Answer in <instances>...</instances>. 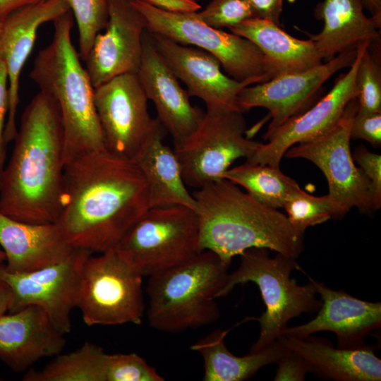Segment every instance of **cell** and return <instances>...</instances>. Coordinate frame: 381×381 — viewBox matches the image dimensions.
Wrapping results in <instances>:
<instances>
[{
    "label": "cell",
    "instance_id": "obj_1",
    "mask_svg": "<svg viewBox=\"0 0 381 381\" xmlns=\"http://www.w3.org/2000/svg\"><path fill=\"white\" fill-rule=\"evenodd\" d=\"M149 208L147 183L133 160L104 150L65 164L56 224L72 247L116 248Z\"/></svg>",
    "mask_w": 381,
    "mask_h": 381
},
{
    "label": "cell",
    "instance_id": "obj_2",
    "mask_svg": "<svg viewBox=\"0 0 381 381\" xmlns=\"http://www.w3.org/2000/svg\"><path fill=\"white\" fill-rule=\"evenodd\" d=\"M1 176L0 212L20 222L56 224L63 190L64 130L55 100L40 91L28 104Z\"/></svg>",
    "mask_w": 381,
    "mask_h": 381
},
{
    "label": "cell",
    "instance_id": "obj_3",
    "mask_svg": "<svg viewBox=\"0 0 381 381\" xmlns=\"http://www.w3.org/2000/svg\"><path fill=\"white\" fill-rule=\"evenodd\" d=\"M200 224L201 250H210L231 264L234 256L265 248L296 259L304 235L286 214L256 200L231 181L220 179L193 194Z\"/></svg>",
    "mask_w": 381,
    "mask_h": 381
},
{
    "label": "cell",
    "instance_id": "obj_4",
    "mask_svg": "<svg viewBox=\"0 0 381 381\" xmlns=\"http://www.w3.org/2000/svg\"><path fill=\"white\" fill-rule=\"evenodd\" d=\"M52 42L36 56L30 78L52 97L64 130L65 164L105 150L95 104V87L71 40L70 12L54 21Z\"/></svg>",
    "mask_w": 381,
    "mask_h": 381
},
{
    "label": "cell",
    "instance_id": "obj_5",
    "mask_svg": "<svg viewBox=\"0 0 381 381\" xmlns=\"http://www.w3.org/2000/svg\"><path fill=\"white\" fill-rule=\"evenodd\" d=\"M231 264L205 250L187 261L149 277L147 320L165 332H180L214 323Z\"/></svg>",
    "mask_w": 381,
    "mask_h": 381
},
{
    "label": "cell",
    "instance_id": "obj_6",
    "mask_svg": "<svg viewBox=\"0 0 381 381\" xmlns=\"http://www.w3.org/2000/svg\"><path fill=\"white\" fill-rule=\"evenodd\" d=\"M267 248H253L241 256L238 267L229 273L220 297L229 294L238 284H255L265 310L258 318L260 334L250 352L257 351L278 340L289 322L303 313L318 312L322 301L316 297L312 283L298 285L291 274L300 267L296 259L277 253L271 258Z\"/></svg>",
    "mask_w": 381,
    "mask_h": 381
},
{
    "label": "cell",
    "instance_id": "obj_7",
    "mask_svg": "<svg viewBox=\"0 0 381 381\" xmlns=\"http://www.w3.org/2000/svg\"><path fill=\"white\" fill-rule=\"evenodd\" d=\"M195 210L150 207L114 248L143 277L181 264L201 252Z\"/></svg>",
    "mask_w": 381,
    "mask_h": 381
},
{
    "label": "cell",
    "instance_id": "obj_8",
    "mask_svg": "<svg viewBox=\"0 0 381 381\" xmlns=\"http://www.w3.org/2000/svg\"><path fill=\"white\" fill-rule=\"evenodd\" d=\"M131 3L143 16L147 32L211 54L232 78L253 85L274 76L264 54L253 42L231 32L209 26L198 18L196 12H167L143 0H131Z\"/></svg>",
    "mask_w": 381,
    "mask_h": 381
},
{
    "label": "cell",
    "instance_id": "obj_9",
    "mask_svg": "<svg viewBox=\"0 0 381 381\" xmlns=\"http://www.w3.org/2000/svg\"><path fill=\"white\" fill-rule=\"evenodd\" d=\"M143 277L115 248L90 255L83 267L77 306L85 324H141Z\"/></svg>",
    "mask_w": 381,
    "mask_h": 381
},
{
    "label": "cell",
    "instance_id": "obj_10",
    "mask_svg": "<svg viewBox=\"0 0 381 381\" xmlns=\"http://www.w3.org/2000/svg\"><path fill=\"white\" fill-rule=\"evenodd\" d=\"M246 131L240 111L205 112L197 129L174 146L186 185L202 188L222 179L235 160L250 158L262 143L246 137Z\"/></svg>",
    "mask_w": 381,
    "mask_h": 381
},
{
    "label": "cell",
    "instance_id": "obj_11",
    "mask_svg": "<svg viewBox=\"0 0 381 381\" xmlns=\"http://www.w3.org/2000/svg\"><path fill=\"white\" fill-rule=\"evenodd\" d=\"M357 110L354 98L331 129L309 142L292 146L284 155L307 159L322 171L328 183V195L341 216L354 207L363 213L375 210L370 183L356 166L350 149L351 127Z\"/></svg>",
    "mask_w": 381,
    "mask_h": 381
},
{
    "label": "cell",
    "instance_id": "obj_12",
    "mask_svg": "<svg viewBox=\"0 0 381 381\" xmlns=\"http://www.w3.org/2000/svg\"><path fill=\"white\" fill-rule=\"evenodd\" d=\"M95 104L105 150L133 160L162 126L148 111V99L136 73H126L95 88Z\"/></svg>",
    "mask_w": 381,
    "mask_h": 381
},
{
    "label": "cell",
    "instance_id": "obj_13",
    "mask_svg": "<svg viewBox=\"0 0 381 381\" xmlns=\"http://www.w3.org/2000/svg\"><path fill=\"white\" fill-rule=\"evenodd\" d=\"M90 252L74 248L64 260L25 273L8 272L0 263V279L12 291L8 313L28 305L42 308L63 334L71 331V313L78 306L82 270Z\"/></svg>",
    "mask_w": 381,
    "mask_h": 381
},
{
    "label": "cell",
    "instance_id": "obj_14",
    "mask_svg": "<svg viewBox=\"0 0 381 381\" xmlns=\"http://www.w3.org/2000/svg\"><path fill=\"white\" fill-rule=\"evenodd\" d=\"M356 53L357 48L307 70L279 74L265 82L248 85L238 94V109L243 114L254 107L269 111L271 121L264 135L267 140L279 126L303 112L331 76L350 67Z\"/></svg>",
    "mask_w": 381,
    "mask_h": 381
},
{
    "label": "cell",
    "instance_id": "obj_15",
    "mask_svg": "<svg viewBox=\"0 0 381 381\" xmlns=\"http://www.w3.org/2000/svg\"><path fill=\"white\" fill-rule=\"evenodd\" d=\"M370 45L368 42L359 44L349 70L335 79L331 90L309 109L279 126L246 162L279 167L290 147L309 142L331 129L341 118L349 102L356 97L357 69L364 50Z\"/></svg>",
    "mask_w": 381,
    "mask_h": 381
},
{
    "label": "cell",
    "instance_id": "obj_16",
    "mask_svg": "<svg viewBox=\"0 0 381 381\" xmlns=\"http://www.w3.org/2000/svg\"><path fill=\"white\" fill-rule=\"evenodd\" d=\"M104 30L96 35L84 61L95 88L116 76L137 73L146 21L131 0H108Z\"/></svg>",
    "mask_w": 381,
    "mask_h": 381
},
{
    "label": "cell",
    "instance_id": "obj_17",
    "mask_svg": "<svg viewBox=\"0 0 381 381\" xmlns=\"http://www.w3.org/2000/svg\"><path fill=\"white\" fill-rule=\"evenodd\" d=\"M149 33L164 61L187 86L189 96L204 102L207 113L241 112L237 104L238 96L244 87L251 85L250 83L225 75L219 61L201 49Z\"/></svg>",
    "mask_w": 381,
    "mask_h": 381
},
{
    "label": "cell",
    "instance_id": "obj_18",
    "mask_svg": "<svg viewBox=\"0 0 381 381\" xmlns=\"http://www.w3.org/2000/svg\"><path fill=\"white\" fill-rule=\"evenodd\" d=\"M136 75L148 100L155 107L157 119L171 135L174 146L184 141L197 129L205 113L192 105L188 91L180 85L147 30Z\"/></svg>",
    "mask_w": 381,
    "mask_h": 381
},
{
    "label": "cell",
    "instance_id": "obj_19",
    "mask_svg": "<svg viewBox=\"0 0 381 381\" xmlns=\"http://www.w3.org/2000/svg\"><path fill=\"white\" fill-rule=\"evenodd\" d=\"M70 11L64 0H44L19 9L3 20L0 35V60L6 68L9 106L4 129L6 144L17 133L16 113L19 103L21 72L37 38L40 27Z\"/></svg>",
    "mask_w": 381,
    "mask_h": 381
},
{
    "label": "cell",
    "instance_id": "obj_20",
    "mask_svg": "<svg viewBox=\"0 0 381 381\" xmlns=\"http://www.w3.org/2000/svg\"><path fill=\"white\" fill-rule=\"evenodd\" d=\"M308 279L320 297L321 307L315 318L288 327L284 334L304 337L328 331L335 334L337 347L353 348L364 344V339L380 327V302L363 301L342 290L332 289L310 277Z\"/></svg>",
    "mask_w": 381,
    "mask_h": 381
},
{
    "label": "cell",
    "instance_id": "obj_21",
    "mask_svg": "<svg viewBox=\"0 0 381 381\" xmlns=\"http://www.w3.org/2000/svg\"><path fill=\"white\" fill-rule=\"evenodd\" d=\"M66 344L64 334L39 306L0 315V360L15 373L25 371L42 358L54 357Z\"/></svg>",
    "mask_w": 381,
    "mask_h": 381
},
{
    "label": "cell",
    "instance_id": "obj_22",
    "mask_svg": "<svg viewBox=\"0 0 381 381\" xmlns=\"http://www.w3.org/2000/svg\"><path fill=\"white\" fill-rule=\"evenodd\" d=\"M291 351L301 357L310 373L335 381H380L381 360L375 347L364 344L353 348H335L325 338L284 334L279 339Z\"/></svg>",
    "mask_w": 381,
    "mask_h": 381
},
{
    "label": "cell",
    "instance_id": "obj_23",
    "mask_svg": "<svg viewBox=\"0 0 381 381\" xmlns=\"http://www.w3.org/2000/svg\"><path fill=\"white\" fill-rule=\"evenodd\" d=\"M0 246L4 268L13 273L32 272L61 262L73 250L57 224H31L0 212Z\"/></svg>",
    "mask_w": 381,
    "mask_h": 381
},
{
    "label": "cell",
    "instance_id": "obj_24",
    "mask_svg": "<svg viewBox=\"0 0 381 381\" xmlns=\"http://www.w3.org/2000/svg\"><path fill=\"white\" fill-rule=\"evenodd\" d=\"M315 14L324 25L310 39L322 59L329 60L363 42L374 44L380 41V27L365 16L360 0H324L316 6Z\"/></svg>",
    "mask_w": 381,
    "mask_h": 381
},
{
    "label": "cell",
    "instance_id": "obj_25",
    "mask_svg": "<svg viewBox=\"0 0 381 381\" xmlns=\"http://www.w3.org/2000/svg\"><path fill=\"white\" fill-rule=\"evenodd\" d=\"M228 29L258 47L274 76L307 70L322 64V58L312 40L297 39L270 20L252 18Z\"/></svg>",
    "mask_w": 381,
    "mask_h": 381
},
{
    "label": "cell",
    "instance_id": "obj_26",
    "mask_svg": "<svg viewBox=\"0 0 381 381\" xmlns=\"http://www.w3.org/2000/svg\"><path fill=\"white\" fill-rule=\"evenodd\" d=\"M164 133L161 126L133 159L147 181L150 207L182 205L195 210L174 150L164 143Z\"/></svg>",
    "mask_w": 381,
    "mask_h": 381
},
{
    "label": "cell",
    "instance_id": "obj_27",
    "mask_svg": "<svg viewBox=\"0 0 381 381\" xmlns=\"http://www.w3.org/2000/svg\"><path fill=\"white\" fill-rule=\"evenodd\" d=\"M228 332L217 329L190 346L203 358L204 381L246 380L264 366L276 363L287 351L278 339L257 351L236 356L225 345Z\"/></svg>",
    "mask_w": 381,
    "mask_h": 381
},
{
    "label": "cell",
    "instance_id": "obj_28",
    "mask_svg": "<svg viewBox=\"0 0 381 381\" xmlns=\"http://www.w3.org/2000/svg\"><path fill=\"white\" fill-rule=\"evenodd\" d=\"M222 179L243 187L256 200L277 210L283 208L289 198L301 188L279 167L248 162L229 168Z\"/></svg>",
    "mask_w": 381,
    "mask_h": 381
},
{
    "label": "cell",
    "instance_id": "obj_29",
    "mask_svg": "<svg viewBox=\"0 0 381 381\" xmlns=\"http://www.w3.org/2000/svg\"><path fill=\"white\" fill-rule=\"evenodd\" d=\"M103 349L85 342L77 350L58 354L42 370H29L24 381H105L107 358Z\"/></svg>",
    "mask_w": 381,
    "mask_h": 381
},
{
    "label": "cell",
    "instance_id": "obj_30",
    "mask_svg": "<svg viewBox=\"0 0 381 381\" xmlns=\"http://www.w3.org/2000/svg\"><path fill=\"white\" fill-rule=\"evenodd\" d=\"M283 208L291 225L303 235L310 226L341 217L336 202L328 194L313 196L301 188L289 198Z\"/></svg>",
    "mask_w": 381,
    "mask_h": 381
},
{
    "label": "cell",
    "instance_id": "obj_31",
    "mask_svg": "<svg viewBox=\"0 0 381 381\" xmlns=\"http://www.w3.org/2000/svg\"><path fill=\"white\" fill-rule=\"evenodd\" d=\"M73 13L79 35V55L86 59L96 35L108 18V0H64Z\"/></svg>",
    "mask_w": 381,
    "mask_h": 381
},
{
    "label": "cell",
    "instance_id": "obj_32",
    "mask_svg": "<svg viewBox=\"0 0 381 381\" xmlns=\"http://www.w3.org/2000/svg\"><path fill=\"white\" fill-rule=\"evenodd\" d=\"M358 111L381 112V66L369 46L364 50L356 76Z\"/></svg>",
    "mask_w": 381,
    "mask_h": 381
},
{
    "label": "cell",
    "instance_id": "obj_33",
    "mask_svg": "<svg viewBox=\"0 0 381 381\" xmlns=\"http://www.w3.org/2000/svg\"><path fill=\"white\" fill-rule=\"evenodd\" d=\"M156 369L136 353L107 354L105 381H163Z\"/></svg>",
    "mask_w": 381,
    "mask_h": 381
},
{
    "label": "cell",
    "instance_id": "obj_34",
    "mask_svg": "<svg viewBox=\"0 0 381 381\" xmlns=\"http://www.w3.org/2000/svg\"><path fill=\"white\" fill-rule=\"evenodd\" d=\"M198 18L214 28H229L247 19L255 18L248 0H212Z\"/></svg>",
    "mask_w": 381,
    "mask_h": 381
},
{
    "label": "cell",
    "instance_id": "obj_35",
    "mask_svg": "<svg viewBox=\"0 0 381 381\" xmlns=\"http://www.w3.org/2000/svg\"><path fill=\"white\" fill-rule=\"evenodd\" d=\"M354 162L359 165L370 183L374 209L381 206V156L359 147L353 155Z\"/></svg>",
    "mask_w": 381,
    "mask_h": 381
},
{
    "label": "cell",
    "instance_id": "obj_36",
    "mask_svg": "<svg viewBox=\"0 0 381 381\" xmlns=\"http://www.w3.org/2000/svg\"><path fill=\"white\" fill-rule=\"evenodd\" d=\"M351 139L364 140L372 146L381 145V112L357 110L351 127Z\"/></svg>",
    "mask_w": 381,
    "mask_h": 381
},
{
    "label": "cell",
    "instance_id": "obj_37",
    "mask_svg": "<svg viewBox=\"0 0 381 381\" xmlns=\"http://www.w3.org/2000/svg\"><path fill=\"white\" fill-rule=\"evenodd\" d=\"M276 363L277 368L273 379L274 381H303L310 373L306 361L288 349Z\"/></svg>",
    "mask_w": 381,
    "mask_h": 381
},
{
    "label": "cell",
    "instance_id": "obj_38",
    "mask_svg": "<svg viewBox=\"0 0 381 381\" xmlns=\"http://www.w3.org/2000/svg\"><path fill=\"white\" fill-rule=\"evenodd\" d=\"M8 80L4 63L0 60V170L2 171L6 157V143L4 140L6 119L8 111Z\"/></svg>",
    "mask_w": 381,
    "mask_h": 381
},
{
    "label": "cell",
    "instance_id": "obj_39",
    "mask_svg": "<svg viewBox=\"0 0 381 381\" xmlns=\"http://www.w3.org/2000/svg\"><path fill=\"white\" fill-rule=\"evenodd\" d=\"M255 18L268 19L280 25L283 0H248Z\"/></svg>",
    "mask_w": 381,
    "mask_h": 381
},
{
    "label": "cell",
    "instance_id": "obj_40",
    "mask_svg": "<svg viewBox=\"0 0 381 381\" xmlns=\"http://www.w3.org/2000/svg\"><path fill=\"white\" fill-rule=\"evenodd\" d=\"M164 11L175 13H195L200 8L197 0H143Z\"/></svg>",
    "mask_w": 381,
    "mask_h": 381
},
{
    "label": "cell",
    "instance_id": "obj_41",
    "mask_svg": "<svg viewBox=\"0 0 381 381\" xmlns=\"http://www.w3.org/2000/svg\"><path fill=\"white\" fill-rule=\"evenodd\" d=\"M44 0H0V21L13 12Z\"/></svg>",
    "mask_w": 381,
    "mask_h": 381
},
{
    "label": "cell",
    "instance_id": "obj_42",
    "mask_svg": "<svg viewBox=\"0 0 381 381\" xmlns=\"http://www.w3.org/2000/svg\"><path fill=\"white\" fill-rule=\"evenodd\" d=\"M11 302V289L6 282L0 279V315L8 312Z\"/></svg>",
    "mask_w": 381,
    "mask_h": 381
},
{
    "label": "cell",
    "instance_id": "obj_43",
    "mask_svg": "<svg viewBox=\"0 0 381 381\" xmlns=\"http://www.w3.org/2000/svg\"><path fill=\"white\" fill-rule=\"evenodd\" d=\"M363 8L367 9L377 25L381 26V0H360Z\"/></svg>",
    "mask_w": 381,
    "mask_h": 381
},
{
    "label": "cell",
    "instance_id": "obj_44",
    "mask_svg": "<svg viewBox=\"0 0 381 381\" xmlns=\"http://www.w3.org/2000/svg\"><path fill=\"white\" fill-rule=\"evenodd\" d=\"M6 260V255L2 249H0V263L4 262Z\"/></svg>",
    "mask_w": 381,
    "mask_h": 381
},
{
    "label": "cell",
    "instance_id": "obj_45",
    "mask_svg": "<svg viewBox=\"0 0 381 381\" xmlns=\"http://www.w3.org/2000/svg\"><path fill=\"white\" fill-rule=\"evenodd\" d=\"M2 27H3V21H0V35H1V30H2Z\"/></svg>",
    "mask_w": 381,
    "mask_h": 381
},
{
    "label": "cell",
    "instance_id": "obj_46",
    "mask_svg": "<svg viewBox=\"0 0 381 381\" xmlns=\"http://www.w3.org/2000/svg\"><path fill=\"white\" fill-rule=\"evenodd\" d=\"M1 171L0 170V185H1Z\"/></svg>",
    "mask_w": 381,
    "mask_h": 381
}]
</instances>
